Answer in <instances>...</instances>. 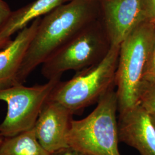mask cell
Segmentation results:
<instances>
[{
  "label": "cell",
  "instance_id": "obj_6",
  "mask_svg": "<svg viewBox=\"0 0 155 155\" xmlns=\"http://www.w3.org/2000/svg\"><path fill=\"white\" fill-rule=\"evenodd\" d=\"M60 78L43 84L27 87L17 84L0 90V101L5 102L7 112L0 124V136L11 137L34 127L39 114Z\"/></svg>",
  "mask_w": 155,
  "mask_h": 155
},
{
  "label": "cell",
  "instance_id": "obj_3",
  "mask_svg": "<svg viewBox=\"0 0 155 155\" xmlns=\"http://www.w3.org/2000/svg\"><path fill=\"white\" fill-rule=\"evenodd\" d=\"M83 119H72L67 136L68 146L85 155H121L117 119L118 98L114 87Z\"/></svg>",
  "mask_w": 155,
  "mask_h": 155
},
{
  "label": "cell",
  "instance_id": "obj_16",
  "mask_svg": "<svg viewBox=\"0 0 155 155\" xmlns=\"http://www.w3.org/2000/svg\"><path fill=\"white\" fill-rule=\"evenodd\" d=\"M10 7L3 0H0V28L5 23L11 14Z\"/></svg>",
  "mask_w": 155,
  "mask_h": 155
},
{
  "label": "cell",
  "instance_id": "obj_9",
  "mask_svg": "<svg viewBox=\"0 0 155 155\" xmlns=\"http://www.w3.org/2000/svg\"><path fill=\"white\" fill-rule=\"evenodd\" d=\"M118 124L120 142L140 155H155V127L150 113L140 104L119 114Z\"/></svg>",
  "mask_w": 155,
  "mask_h": 155
},
{
  "label": "cell",
  "instance_id": "obj_8",
  "mask_svg": "<svg viewBox=\"0 0 155 155\" xmlns=\"http://www.w3.org/2000/svg\"><path fill=\"white\" fill-rule=\"evenodd\" d=\"M73 115L57 102L48 99L45 103L34 128L39 143L50 153L69 147L67 136Z\"/></svg>",
  "mask_w": 155,
  "mask_h": 155
},
{
  "label": "cell",
  "instance_id": "obj_4",
  "mask_svg": "<svg viewBox=\"0 0 155 155\" xmlns=\"http://www.w3.org/2000/svg\"><path fill=\"white\" fill-rule=\"evenodd\" d=\"M120 45L111 46L105 57L91 66L77 71L73 77L56 85L48 100L57 102L73 114L98 103L114 87Z\"/></svg>",
  "mask_w": 155,
  "mask_h": 155
},
{
  "label": "cell",
  "instance_id": "obj_17",
  "mask_svg": "<svg viewBox=\"0 0 155 155\" xmlns=\"http://www.w3.org/2000/svg\"><path fill=\"white\" fill-rule=\"evenodd\" d=\"M52 155H85L82 153L78 151L77 150H74L71 147H68L65 149L61 150L55 153L52 154Z\"/></svg>",
  "mask_w": 155,
  "mask_h": 155
},
{
  "label": "cell",
  "instance_id": "obj_11",
  "mask_svg": "<svg viewBox=\"0 0 155 155\" xmlns=\"http://www.w3.org/2000/svg\"><path fill=\"white\" fill-rule=\"evenodd\" d=\"M63 3V0H35L12 11L7 21L0 28V39H11L12 35L27 27L29 22L45 16Z\"/></svg>",
  "mask_w": 155,
  "mask_h": 155
},
{
  "label": "cell",
  "instance_id": "obj_7",
  "mask_svg": "<svg viewBox=\"0 0 155 155\" xmlns=\"http://www.w3.org/2000/svg\"><path fill=\"white\" fill-rule=\"evenodd\" d=\"M101 17L111 46H119L144 21L142 0H99Z\"/></svg>",
  "mask_w": 155,
  "mask_h": 155
},
{
  "label": "cell",
  "instance_id": "obj_18",
  "mask_svg": "<svg viewBox=\"0 0 155 155\" xmlns=\"http://www.w3.org/2000/svg\"><path fill=\"white\" fill-rule=\"evenodd\" d=\"M11 40V39H0V50L4 48L6 46L9 45Z\"/></svg>",
  "mask_w": 155,
  "mask_h": 155
},
{
  "label": "cell",
  "instance_id": "obj_14",
  "mask_svg": "<svg viewBox=\"0 0 155 155\" xmlns=\"http://www.w3.org/2000/svg\"><path fill=\"white\" fill-rule=\"evenodd\" d=\"M144 21L155 22V0H142Z\"/></svg>",
  "mask_w": 155,
  "mask_h": 155
},
{
  "label": "cell",
  "instance_id": "obj_13",
  "mask_svg": "<svg viewBox=\"0 0 155 155\" xmlns=\"http://www.w3.org/2000/svg\"><path fill=\"white\" fill-rule=\"evenodd\" d=\"M139 104L150 114H155V84L144 82L140 93Z\"/></svg>",
  "mask_w": 155,
  "mask_h": 155
},
{
  "label": "cell",
  "instance_id": "obj_5",
  "mask_svg": "<svg viewBox=\"0 0 155 155\" xmlns=\"http://www.w3.org/2000/svg\"><path fill=\"white\" fill-rule=\"evenodd\" d=\"M101 17L83 28L41 65V74L50 80L68 70L78 71L101 61L111 48Z\"/></svg>",
  "mask_w": 155,
  "mask_h": 155
},
{
  "label": "cell",
  "instance_id": "obj_1",
  "mask_svg": "<svg viewBox=\"0 0 155 155\" xmlns=\"http://www.w3.org/2000/svg\"><path fill=\"white\" fill-rule=\"evenodd\" d=\"M101 18L99 0H71L46 14L40 21L18 72V84L91 23Z\"/></svg>",
  "mask_w": 155,
  "mask_h": 155
},
{
  "label": "cell",
  "instance_id": "obj_19",
  "mask_svg": "<svg viewBox=\"0 0 155 155\" xmlns=\"http://www.w3.org/2000/svg\"><path fill=\"white\" fill-rule=\"evenodd\" d=\"M150 118H151V120H152V122L153 123V125L155 127V114H150Z\"/></svg>",
  "mask_w": 155,
  "mask_h": 155
},
{
  "label": "cell",
  "instance_id": "obj_12",
  "mask_svg": "<svg viewBox=\"0 0 155 155\" xmlns=\"http://www.w3.org/2000/svg\"><path fill=\"white\" fill-rule=\"evenodd\" d=\"M0 155H52L36 137L35 128L11 137L4 138Z\"/></svg>",
  "mask_w": 155,
  "mask_h": 155
},
{
  "label": "cell",
  "instance_id": "obj_2",
  "mask_svg": "<svg viewBox=\"0 0 155 155\" xmlns=\"http://www.w3.org/2000/svg\"><path fill=\"white\" fill-rule=\"evenodd\" d=\"M155 41V24L143 21L120 45L115 77L119 114L139 104Z\"/></svg>",
  "mask_w": 155,
  "mask_h": 155
},
{
  "label": "cell",
  "instance_id": "obj_21",
  "mask_svg": "<svg viewBox=\"0 0 155 155\" xmlns=\"http://www.w3.org/2000/svg\"><path fill=\"white\" fill-rule=\"evenodd\" d=\"M71 1V0H63V2L64 3H66L67 2H68V1Z\"/></svg>",
  "mask_w": 155,
  "mask_h": 155
},
{
  "label": "cell",
  "instance_id": "obj_20",
  "mask_svg": "<svg viewBox=\"0 0 155 155\" xmlns=\"http://www.w3.org/2000/svg\"><path fill=\"white\" fill-rule=\"evenodd\" d=\"M3 140H4L3 137H2V136H0V146H1V145L2 144V141H3Z\"/></svg>",
  "mask_w": 155,
  "mask_h": 155
},
{
  "label": "cell",
  "instance_id": "obj_15",
  "mask_svg": "<svg viewBox=\"0 0 155 155\" xmlns=\"http://www.w3.org/2000/svg\"><path fill=\"white\" fill-rule=\"evenodd\" d=\"M144 82L150 84H155V41L147 72L144 77Z\"/></svg>",
  "mask_w": 155,
  "mask_h": 155
},
{
  "label": "cell",
  "instance_id": "obj_10",
  "mask_svg": "<svg viewBox=\"0 0 155 155\" xmlns=\"http://www.w3.org/2000/svg\"><path fill=\"white\" fill-rule=\"evenodd\" d=\"M41 17L18 32L9 44L0 50V90L18 84V72L29 45L38 27Z\"/></svg>",
  "mask_w": 155,
  "mask_h": 155
},
{
  "label": "cell",
  "instance_id": "obj_22",
  "mask_svg": "<svg viewBox=\"0 0 155 155\" xmlns=\"http://www.w3.org/2000/svg\"><path fill=\"white\" fill-rule=\"evenodd\" d=\"M152 23H153V22H152ZM153 24H155V22H154V23H153Z\"/></svg>",
  "mask_w": 155,
  "mask_h": 155
}]
</instances>
